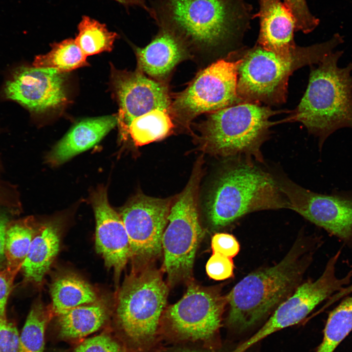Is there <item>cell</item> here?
Instances as JSON below:
<instances>
[{
  "label": "cell",
  "mask_w": 352,
  "mask_h": 352,
  "mask_svg": "<svg viewBox=\"0 0 352 352\" xmlns=\"http://www.w3.org/2000/svg\"><path fill=\"white\" fill-rule=\"evenodd\" d=\"M307 251L305 242H297L280 263L248 274L234 286L226 296L229 330H246L292 294L310 262Z\"/></svg>",
  "instance_id": "2"
},
{
  "label": "cell",
  "mask_w": 352,
  "mask_h": 352,
  "mask_svg": "<svg viewBox=\"0 0 352 352\" xmlns=\"http://www.w3.org/2000/svg\"><path fill=\"white\" fill-rule=\"evenodd\" d=\"M278 112L260 104L240 102L212 112L201 127V149L221 156L245 155L262 160L260 148Z\"/></svg>",
  "instance_id": "7"
},
{
  "label": "cell",
  "mask_w": 352,
  "mask_h": 352,
  "mask_svg": "<svg viewBox=\"0 0 352 352\" xmlns=\"http://www.w3.org/2000/svg\"><path fill=\"white\" fill-rule=\"evenodd\" d=\"M226 345L218 349H210L195 344H179L165 347L159 352H231Z\"/></svg>",
  "instance_id": "35"
},
{
  "label": "cell",
  "mask_w": 352,
  "mask_h": 352,
  "mask_svg": "<svg viewBox=\"0 0 352 352\" xmlns=\"http://www.w3.org/2000/svg\"><path fill=\"white\" fill-rule=\"evenodd\" d=\"M73 352H129L120 340L110 332H103L85 339Z\"/></svg>",
  "instance_id": "29"
},
{
  "label": "cell",
  "mask_w": 352,
  "mask_h": 352,
  "mask_svg": "<svg viewBox=\"0 0 352 352\" xmlns=\"http://www.w3.org/2000/svg\"><path fill=\"white\" fill-rule=\"evenodd\" d=\"M277 181L288 208L352 245V189L323 194L286 179Z\"/></svg>",
  "instance_id": "12"
},
{
  "label": "cell",
  "mask_w": 352,
  "mask_h": 352,
  "mask_svg": "<svg viewBox=\"0 0 352 352\" xmlns=\"http://www.w3.org/2000/svg\"><path fill=\"white\" fill-rule=\"evenodd\" d=\"M136 52L141 71L156 78L168 74L186 55L183 40L173 32L162 28L149 44L136 48Z\"/></svg>",
  "instance_id": "19"
},
{
  "label": "cell",
  "mask_w": 352,
  "mask_h": 352,
  "mask_svg": "<svg viewBox=\"0 0 352 352\" xmlns=\"http://www.w3.org/2000/svg\"><path fill=\"white\" fill-rule=\"evenodd\" d=\"M234 269L232 258L217 252H213L206 265L208 276L217 281L231 278L233 275Z\"/></svg>",
  "instance_id": "31"
},
{
  "label": "cell",
  "mask_w": 352,
  "mask_h": 352,
  "mask_svg": "<svg viewBox=\"0 0 352 352\" xmlns=\"http://www.w3.org/2000/svg\"><path fill=\"white\" fill-rule=\"evenodd\" d=\"M246 0H157L149 13L181 39L216 46L242 39L255 17Z\"/></svg>",
  "instance_id": "1"
},
{
  "label": "cell",
  "mask_w": 352,
  "mask_h": 352,
  "mask_svg": "<svg viewBox=\"0 0 352 352\" xmlns=\"http://www.w3.org/2000/svg\"><path fill=\"white\" fill-rule=\"evenodd\" d=\"M118 124L117 116L107 115L82 120L75 124L47 156L51 165L61 164L98 143Z\"/></svg>",
  "instance_id": "18"
},
{
  "label": "cell",
  "mask_w": 352,
  "mask_h": 352,
  "mask_svg": "<svg viewBox=\"0 0 352 352\" xmlns=\"http://www.w3.org/2000/svg\"><path fill=\"white\" fill-rule=\"evenodd\" d=\"M213 227L228 225L249 213L288 208L277 181L252 163L239 160L220 175L207 203Z\"/></svg>",
  "instance_id": "6"
},
{
  "label": "cell",
  "mask_w": 352,
  "mask_h": 352,
  "mask_svg": "<svg viewBox=\"0 0 352 352\" xmlns=\"http://www.w3.org/2000/svg\"><path fill=\"white\" fill-rule=\"evenodd\" d=\"M146 265L132 270L118 295L114 333L129 352H159L166 347L160 329L168 287L160 272Z\"/></svg>",
  "instance_id": "3"
},
{
  "label": "cell",
  "mask_w": 352,
  "mask_h": 352,
  "mask_svg": "<svg viewBox=\"0 0 352 352\" xmlns=\"http://www.w3.org/2000/svg\"><path fill=\"white\" fill-rule=\"evenodd\" d=\"M111 83L120 107L118 123L127 134L131 122L157 110L171 111L168 91L163 84L148 78L140 72L113 69Z\"/></svg>",
  "instance_id": "14"
},
{
  "label": "cell",
  "mask_w": 352,
  "mask_h": 352,
  "mask_svg": "<svg viewBox=\"0 0 352 352\" xmlns=\"http://www.w3.org/2000/svg\"><path fill=\"white\" fill-rule=\"evenodd\" d=\"M227 303L219 289L191 284L182 298L164 310L160 329L164 343L220 348L223 344L220 329Z\"/></svg>",
  "instance_id": "8"
},
{
  "label": "cell",
  "mask_w": 352,
  "mask_h": 352,
  "mask_svg": "<svg viewBox=\"0 0 352 352\" xmlns=\"http://www.w3.org/2000/svg\"><path fill=\"white\" fill-rule=\"evenodd\" d=\"M352 330V295H348L330 312L323 341L316 352H333Z\"/></svg>",
  "instance_id": "24"
},
{
  "label": "cell",
  "mask_w": 352,
  "mask_h": 352,
  "mask_svg": "<svg viewBox=\"0 0 352 352\" xmlns=\"http://www.w3.org/2000/svg\"><path fill=\"white\" fill-rule=\"evenodd\" d=\"M35 234L33 227L27 222L8 225L5 240L6 266L22 268Z\"/></svg>",
  "instance_id": "28"
},
{
  "label": "cell",
  "mask_w": 352,
  "mask_h": 352,
  "mask_svg": "<svg viewBox=\"0 0 352 352\" xmlns=\"http://www.w3.org/2000/svg\"><path fill=\"white\" fill-rule=\"evenodd\" d=\"M201 161H198L186 186L172 205L163 234V266L172 284L191 276L203 234L197 209Z\"/></svg>",
  "instance_id": "9"
},
{
  "label": "cell",
  "mask_w": 352,
  "mask_h": 352,
  "mask_svg": "<svg viewBox=\"0 0 352 352\" xmlns=\"http://www.w3.org/2000/svg\"><path fill=\"white\" fill-rule=\"evenodd\" d=\"M109 310L104 303L79 306L58 315L59 336L66 340H79L99 330L107 322Z\"/></svg>",
  "instance_id": "21"
},
{
  "label": "cell",
  "mask_w": 352,
  "mask_h": 352,
  "mask_svg": "<svg viewBox=\"0 0 352 352\" xmlns=\"http://www.w3.org/2000/svg\"><path fill=\"white\" fill-rule=\"evenodd\" d=\"M343 42V37L335 33L324 42L297 47L288 58L257 44L242 58L238 72V98L242 102L260 105L285 102L288 81L294 71L304 66L318 64Z\"/></svg>",
  "instance_id": "5"
},
{
  "label": "cell",
  "mask_w": 352,
  "mask_h": 352,
  "mask_svg": "<svg viewBox=\"0 0 352 352\" xmlns=\"http://www.w3.org/2000/svg\"><path fill=\"white\" fill-rule=\"evenodd\" d=\"M170 199L143 195L135 196L122 209L120 216L127 230L131 258L142 265L157 257L171 207Z\"/></svg>",
  "instance_id": "13"
},
{
  "label": "cell",
  "mask_w": 352,
  "mask_h": 352,
  "mask_svg": "<svg viewBox=\"0 0 352 352\" xmlns=\"http://www.w3.org/2000/svg\"><path fill=\"white\" fill-rule=\"evenodd\" d=\"M21 268L6 266L0 270V317L6 318V306L14 279Z\"/></svg>",
  "instance_id": "34"
},
{
  "label": "cell",
  "mask_w": 352,
  "mask_h": 352,
  "mask_svg": "<svg viewBox=\"0 0 352 352\" xmlns=\"http://www.w3.org/2000/svg\"><path fill=\"white\" fill-rule=\"evenodd\" d=\"M211 246L213 252L232 258L240 251V244L236 238L232 235L218 233L212 238Z\"/></svg>",
  "instance_id": "33"
},
{
  "label": "cell",
  "mask_w": 352,
  "mask_h": 352,
  "mask_svg": "<svg viewBox=\"0 0 352 352\" xmlns=\"http://www.w3.org/2000/svg\"><path fill=\"white\" fill-rule=\"evenodd\" d=\"M343 53L334 50L312 67L306 91L290 118L318 137L320 149L338 130H352V62L339 66Z\"/></svg>",
  "instance_id": "4"
},
{
  "label": "cell",
  "mask_w": 352,
  "mask_h": 352,
  "mask_svg": "<svg viewBox=\"0 0 352 352\" xmlns=\"http://www.w3.org/2000/svg\"><path fill=\"white\" fill-rule=\"evenodd\" d=\"M51 309L58 316L72 308L97 301L95 292L86 281L73 274L56 278L50 288Z\"/></svg>",
  "instance_id": "22"
},
{
  "label": "cell",
  "mask_w": 352,
  "mask_h": 352,
  "mask_svg": "<svg viewBox=\"0 0 352 352\" xmlns=\"http://www.w3.org/2000/svg\"><path fill=\"white\" fill-rule=\"evenodd\" d=\"M352 293V284L345 286L339 291L333 294L327 301L325 305L322 307V309H324L332 304H333L339 300L347 296Z\"/></svg>",
  "instance_id": "37"
},
{
  "label": "cell",
  "mask_w": 352,
  "mask_h": 352,
  "mask_svg": "<svg viewBox=\"0 0 352 352\" xmlns=\"http://www.w3.org/2000/svg\"><path fill=\"white\" fill-rule=\"evenodd\" d=\"M53 314L39 302L32 306L20 335L19 352H43L45 329Z\"/></svg>",
  "instance_id": "27"
},
{
  "label": "cell",
  "mask_w": 352,
  "mask_h": 352,
  "mask_svg": "<svg viewBox=\"0 0 352 352\" xmlns=\"http://www.w3.org/2000/svg\"><path fill=\"white\" fill-rule=\"evenodd\" d=\"M8 219L2 213H0V270L6 266L5 255V240Z\"/></svg>",
  "instance_id": "36"
},
{
  "label": "cell",
  "mask_w": 352,
  "mask_h": 352,
  "mask_svg": "<svg viewBox=\"0 0 352 352\" xmlns=\"http://www.w3.org/2000/svg\"><path fill=\"white\" fill-rule=\"evenodd\" d=\"M293 16L296 31L308 33L318 25L319 20L310 10L307 0H281Z\"/></svg>",
  "instance_id": "30"
},
{
  "label": "cell",
  "mask_w": 352,
  "mask_h": 352,
  "mask_svg": "<svg viewBox=\"0 0 352 352\" xmlns=\"http://www.w3.org/2000/svg\"><path fill=\"white\" fill-rule=\"evenodd\" d=\"M242 59H221L201 71L172 103L171 111L188 122L205 112H213L240 102L238 72Z\"/></svg>",
  "instance_id": "11"
},
{
  "label": "cell",
  "mask_w": 352,
  "mask_h": 352,
  "mask_svg": "<svg viewBox=\"0 0 352 352\" xmlns=\"http://www.w3.org/2000/svg\"><path fill=\"white\" fill-rule=\"evenodd\" d=\"M171 112L158 110L145 117L135 118L129 125L127 134L139 146L160 140L168 135L173 128Z\"/></svg>",
  "instance_id": "25"
},
{
  "label": "cell",
  "mask_w": 352,
  "mask_h": 352,
  "mask_svg": "<svg viewBox=\"0 0 352 352\" xmlns=\"http://www.w3.org/2000/svg\"><path fill=\"white\" fill-rule=\"evenodd\" d=\"M51 45L50 52L36 57L35 67L53 68L64 73L88 65L87 56L75 40L68 39Z\"/></svg>",
  "instance_id": "23"
},
{
  "label": "cell",
  "mask_w": 352,
  "mask_h": 352,
  "mask_svg": "<svg viewBox=\"0 0 352 352\" xmlns=\"http://www.w3.org/2000/svg\"><path fill=\"white\" fill-rule=\"evenodd\" d=\"M78 29L75 41L86 56L111 51L118 36L109 31L105 24L88 16L82 17Z\"/></svg>",
  "instance_id": "26"
},
{
  "label": "cell",
  "mask_w": 352,
  "mask_h": 352,
  "mask_svg": "<svg viewBox=\"0 0 352 352\" xmlns=\"http://www.w3.org/2000/svg\"><path fill=\"white\" fill-rule=\"evenodd\" d=\"M260 31L257 44L281 57H290L296 50L295 19L281 0H257Z\"/></svg>",
  "instance_id": "17"
},
{
  "label": "cell",
  "mask_w": 352,
  "mask_h": 352,
  "mask_svg": "<svg viewBox=\"0 0 352 352\" xmlns=\"http://www.w3.org/2000/svg\"><path fill=\"white\" fill-rule=\"evenodd\" d=\"M59 232L58 226L50 222L35 234L21 268L26 281L37 284L42 282L59 251Z\"/></svg>",
  "instance_id": "20"
},
{
  "label": "cell",
  "mask_w": 352,
  "mask_h": 352,
  "mask_svg": "<svg viewBox=\"0 0 352 352\" xmlns=\"http://www.w3.org/2000/svg\"><path fill=\"white\" fill-rule=\"evenodd\" d=\"M64 73L53 68L21 67L7 82L5 94L35 112L58 108L67 101Z\"/></svg>",
  "instance_id": "15"
},
{
  "label": "cell",
  "mask_w": 352,
  "mask_h": 352,
  "mask_svg": "<svg viewBox=\"0 0 352 352\" xmlns=\"http://www.w3.org/2000/svg\"><path fill=\"white\" fill-rule=\"evenodd\" d=\"M91 201L96 220V250L106 265L119 274L131 258L127 230L120 215L109 203L106 188L94 191Z\"/></svg>",
  "instance_id": "16"
},
{
  "label": "cell",
  "mask_w": 352,
  "mask_h": 352,
  "mask_svg": "<svg viewBox=\"0 0 352 352\" xmlns=\"http://www.w3.org/2000/svg\"><path fill=\"white\" fill-rule=\"evenodd\" d=\"M126 6H136L144 8L148 12L150 7L147 6L146 0H114Z\"/></svg>",
  "instance_id": "38"
},
{
  "label": "cell",
  "mask_w": 352,
  "mask_h": 352,
  "mask_svg": "<svg viewBox=\"0 0 352 352\" xmlns=\"http://www.w3.org/2000/svg\"><path fill=\"white\" fill-rule=\"evenodd\" d=\"M20 335L14 324L0 317V352H19Z\"/></svg>",
  "instance_id": "32"
},
{
  "label": "cell",
  "mask_w": 352,
  "mask_h": 352,
  "mask_svg": "<svg viewBox=\"0 0 352 352\" xmlns=\"http://www.w3.org/2000/svg\"><path fill=\"white\" fill-rule=\"evenodd\" d=\"M341 252V250H339L329 259L319 278L298 286L274 310L265 323L250 337L236 346L233 352H245L268 335L299 323L320 303L349 285L352 270L342 278L337 277L335 274Z\"/></svg>",
  "instance_id": "10"
}]
</instances>
